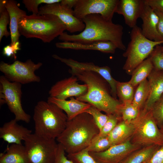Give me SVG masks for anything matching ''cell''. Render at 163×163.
Here are the masks:
<instances>
[{"label":"cell","mask_w":163,"mask_h":163,"mask_svg":"<svg viewBox=\"0 0 163 163\" xmlns=\"http://www.w3.org/2000/svg\"><path fill=\"white\" fill-rule=\"evenodd\" d=\"M6 8L10 19L11 44H13L19 41L21 35L18 30V24L21 18L27 15V14L25 11L20 8L14 0H7Z\"/></svg>","instance_id":"cell-21"},{"label":"cell","mask_w":163,"mask_h":163,"mask_svg":"<svg viewBox=\"0 0 163 163\" xmlns=\"http://www.w3.org/2000/svg\"><path fill=\"white\" fill-rule=\"evenodd\" d=\"M130 38L123 54L126 58L123 69L131 75L133 70L149 56L156 46L163 44V41H155L148 39L142 34L141 28L137 25L132 28Z\"/></svg>","instance_id":"cell-6"},{"label":"cell","mask_w":163,"mask_h":163,"mask_svg":"<svg viewBox=\"0 0 163 163\" xmlns=\"http://www.w3.org/2000/svg\"><path fill=\"white\" fill-rule=\"evenodd\" d=\"M10 19L8 12L6 9L0 14V42L3 36L7 37L10 33L7 29V26L10 24Z\"/></svg>","instance_id":"cell-37"},{"label":"cell","mask_w":163,"mask_h":163,"mask_svg":"<svg viewBox=\"0 0 163 163\" xmlns=\"http://www.w3.org/2000/svg\"><path fill=\"white\" fill-rule=\"evenodd\" d=\"M77 1V0H62L60 3L71 9H72L75 6Z\"/></svg>","instance_id":"cell-43"},{"label":"cell","mask_w":163,"mask_h":163,"mask_svg":"<svg viewBox=\"0 0 163 163\" xmlns=\"http://www.w3.org/2000/svg\"><path fill=\"white\" fill-rule=\"evenodd\" d=\"M153 69L150 56L138 66L133 71L129 82L135 87L147 79Z\"/></svg>","instance_id":"cell-26"},{"label":"cell","mask_w":163,"mask_h":163,"mask_svg":"<svg viewBox=\"0 0 163 163\" xmlns=\"http://www.w3.org/2000/svg\"><path fill=\"white\" fill-rule=\"evenodd\" d=\"M67 156L73 163H100L96 161L88 152L85 150L76 153L67 154Z\"/></svg>","instance_id":"cell-33"},{"label":"cell","mask_w":163,"mask_h":163,"mask_svg":"<svg viewBox=\"0 0 163 163\" xmlns=\"http://www.w3.org/2000/svg\"><path fill=\"white\" fill-rule=\"evenodd\" d=\"M119 0H77L74 6V16L82 20L86 16L98 14L104 18L112 21Z\"/></svg>","instance_id":"cell-11"},{"label":"cell","mask_w":163,"mask_h":163,"mask_svg":"<svg viewBox=\"0 0 163 163\" xmlns=\"http://www.w3.org/2000/svg\"><path fill=\"white\" fill-rule=\"evenodd\" d=\"M144 3L154 11L163 13V0H144Z\"/></svg>","instance_id":"cell-40"},{"label":"cell","mask_w":163,"mask_h":163,"mask_svg":"<svg viewBox=\"0 0 163 163\" xmlns=\"http://www.w3.org/2000/svg\"><path fill=\"white\" fill-rule=\"evenodd\" d=\"M66 153L62 145L58 143L54 163H73L66 156Z\"/></svg>","instance_id":"cell-39"},{"label":"cell","mask_w":163,"mask_h":163,"mask_svg":"<svg viewBox=\"0 0 163 163\" xmlns=\"http://www.w3.org/2000/svg\"><path fill=\"white\" fill-rule=\"evenodd\" d=\"M150 110L160 129L163 123V94L155 102Z\"/></svg>","instance_id":"cell-32"},{"label":"cell","mask_w":163,"mask_h":163,"mask_svg":"<svg viewBox=\"0 0 163 163\" xmlns=\"http://www.w3.org/2000/svg\"><path fill=\"white\" fill-rule=\"evenodd\" d=\"M149 56L153 69L156 70H163V53L161 46L160 45L156 46Z\"/></svg>","instance_id":"cell-35"},{"label":"cell","mask_w":163,"mask_h":163,"mask_svg":"<svg viewBox=\"0 0 163 163\" xmlns=\"http://www.w3.org/2000/svg\"><path fill=\"white\" fill-rule=\"evenodd\" d=\"M150 163H163V146H160L149 160Z\"/></svg>","instance_id":"cell-41"},{"label":"cell","mask_w":163,"mask_h":163,"mask_svg":"<svg viewBox=\"0 0 163 163\" xmlns=\"http://www.w3.org/2000/svg\"><path fill=\"white\" fill-rule=\"evenodd\" d=\"M29 163H54L58 143L55 139H47L35 133L24 140Z\"/></svg>","instance_id":"cell-8"},{"label":"cell","mask_w":163,"mask_h":163,"mask_svg":"<svg viewBox=\"0 0 163 163\" xmlns=\"http://www.w3.org/2000/svg\"><path fill=\"white\" fill-rule=\"evenodd\" d=\"M149 161H146L145 162H144L143 163H150V162H149Z\"/></svg>","instance_id":"cell-46"},{"label":"cell","mask_w":163,"mask_h":163,"mask_svg":"<svg viewBox=\"0 0 163 163\" xmlns=\"http://www.w3.org/2000/svg\"><path fill=\"white\" fill-rule=\"evenodd\" d=\"M160 147L154 145L144 146L132 153L120 163H143L149 161Z\"/></svg>","instance_id":"cell-25"},{"label":"cell","mask_w":163,"mask_h":163,"mask_svg":"<svg viewBox=\"0 0 163 163\" xmlns=\"http://www.w3.org/2000/svg\"><path fill=\"white\" fill-rule=\"evenodd\" d=\"M18 30L26 38H36L50 43L62 34L66 28L56 16L50 14L26 15L20 19Z\"/></svg>","instance_id":"cell-5"},{"label":"cell","mask_w":163,"mask_h":163,"mask_svg":"<svg viewBox=\"0 0 163 163\" xmlns=\"http://www.w3.org/2000/svg\"><path fill=\"white\" fill-rule=\"evenodd\" d=\"M140 18L142 22L141 29L143 35L151 40L163 41V37L160 34L157 29L158 16L154 10L144 2Z\"/></svg>","instance_id":"cell-17"},{"label":"cell","mask_w":163,"mask_h":163,"mask_svg":"<svg viewBox=\"0 0 163 163\" xmlns=\"http://www.w3.org/2000/svg\"><path fill=\"white\" fill-rule=\"evenodd\" d=\"M0 163H29L26 150L22 144H11L0 155Z\"/></svg>","instance_id":"cell-23"},{"label":"cell","mask_w":163,"mask_h":163,"mask_svg":"<svg viewBox=\"0 0 163 163\" xmlns=\"http://www.w3.org/2000/svg\"><path fill=\"white\" fill-rule=\"evenodd\" d=\"M147 78L150 86V93L144 108L150 110L163 94V70L153 69Z\"/></svg>","instance_id":"cell-22"},{"label":"cell","mask_w":163,"mask_h":163,"mask_svg":"<svg viewBox=\"0 0 163 163\" xmlns=\"http://www.w3.org/2000/svg\"><path fill=\"white\" fill-rule=\"evenodd\" d=\"M7 2V0H1L0 1V14L6 9V6Z\"/></svg>","instance_id":"cell-44"},{"label":"cell","mask_w":163,"mask_h":163,"mask_svg":"<svg viewBox=\"0 0 163 163\" xmlns=\"http://www.w3.org/2000/svg\"><path fill=\"white\" fill-rule=\"evenodd\" d=\"M20 44L18 41L13 44L8 45L4 47L3 49V54L7 57H12L16 60V54L18 51L21 49Z\"/></svg>","instance_id":"cell-38"},{"label":"cell","mask_w":163,"mask_h":163,"mask_svg":"<svg viewBox=\"0 0 163 163\" xmlns=\"http://www.w3.org/2000/svg\"><path fill=\"white\" fill-rule=\"evenodd\" d=\"M129 81L118 82L117 85V95L122 104L132 103L135 92V88Z\"/></svg>","instance_id":"cell-28"},{"label":"cell","mask_w":163,"mask_h":163,"mask_svg":"<svg viewBox=\"0 0 163 163\" xmlns=\"http://www.w3.org/2000/svg\"><path fill=\"white\" fill-rule=\"evenodd\" d=\"M33 118L34 133L47 139H56L64 130L68 120L66 113L58 106L43 101L35 106Z\"/></svg>","instance_id":"cell-4"},{"label":"cell","mask_w":163,"mask_h":163,"mask_svg":"<svg viewBox=\"0 0 163 163\" xmlns=\"http://www.w3.org/2000/svg\"><path fill=\"white\" fill-rule=\"evenodd\" d=\"M69 72L87 85L88 90L84 94L76 99L88 103L107 115L119 116L122 103L112 95L110 87L107 81L99 74L91 71L71 68Z\"/></svg>","instance_id":"cell-2"},{"label":"cell","mask_w":163,"mask_h":163,"mask_svg":"<svg viewBox=\"0 0 163 163\" xmlns=\"http://www.w3.org/2000/svg\"><path fill=\"white\" fill-rule=\"evenodd\" d=\"M144 5V0H119L115 13L123 15L125 23L132 28L136 25Z\"/></svg>","instance_id":"cell-16"},{"label":"cell","mask_w":163,"mask_h":163,"mask_svg":"<svg viewBox=\"0 0 163 163\" xmlns=\"http://www.w3.org/2000/svg\"><path fill=\"white\" fill-rule=\"evenodd\" d=\"M52 14L57 16L65 26L66 30L71 33L82 32L85 25L82 20L75 17L73 9L59 3L46 4L39 8L38 14Z\"/></svg>","instance_id":"cell-12"},{"label":"cell","mask_w":163,"mask_h":163,"mask_svg":"<svg viewBox=\"0 0 163 163\" xmlns=\"http://www.w3.org/2000/svg\"><path fill=\"white\" fill-rule=\"evenodd\" d=\"M82 20L85 25L83 31L73 35L64 32L59 39L63 42L84 44L109 41L117 48L125 51L126 48L122 40L123 28L122 25L107 20L98 14L88 15Z\"/></svg>","instance_id":"cell-1"},{"label":"cell","mask_w":163,"mask_h":163,"mask_svg":"<svg viewBox=\"0 0 163 163\" xmlns=\"http://www.w3.org/2000/svg\"><path fill=\"white\" fill-rule=\"evenodd\" d=\"M112 145L107 136L94 138L85 149L89 152H100L107 149Z\"/></svg>","instance_id":"cell-30"},{"label":"cell","mask_w":163,"mask_h":163,"mask_svg":"<svg viewBox=\"0 0 163 163\" xmlns=\"http://www.w3.org/2000/svg\"><path fill=\"white\" fill-rule=\"evenodd\" d=\"M42 65L41 62L35 63L31 59L25 62L16 60L11 64L1 61L0 70L9 81L24 84L40 81V77L35 72Z\"/></svg>","instance_id":"cell-10"},{"label":"cell","mask_w":163,"mask_h":163,"mask_svg":"<svg viewBox=\"0 0 163 163\" xmlns=\"http://www.w3.org/2000/svg\"><path fill=\"white\" fill-rule=\"evenodd\" d=\"M150 93L149 82L146 79L137 86L132 102L135 106L140 110L143 108L148 98Z\"/></svg>","instance_id":"cell-27"},{"label":"cell","mask_w":163,"mask_h":163,"mask_svg":"<svg viewBox=\"0 0 163 163\" xmlns=\"http://www.w3.org/2000/svg\"><path fill=\"white\" fill-rule=\"evenodd\" d=\"M141 147L132 143L129 139L123 143L112 145L102 152H88L96 161L100 163H120Z\"/></svg>","instance_id":"cell-13"},{"label":"cell","mask_w":163,"mask_h":163,"mask_svg":"<svg viewBox=\"0 0 163 163\" xmlns=\"http://www.w3.org/2000/svg\"><path fill=\"white\" fill-rule=\"evenodd\" d=\"M134 126L131 142L143 147L163 146V134L157 125L151 110L143 108L137 117L131 122Z\"/></svg>","instance_id":"cell-7"},{"label":"cell","mask_w":163,"mask_h":163,"mask_svg":"<svg viewBox=\"0 0 163 163\" xmlns=\"http://www.w3.org/2000/svg\"><path fill=\"white\" fill-rule=\"evenodd\" d=\"M61 0H23L22 2L25 8L33 14H38L39 12V5L41 4H46L59 3Z\"/></svg>","instance_id":"cell-36"},{"label":"cell","mask_w":163,"mask_h":163,"mask_svg":"<svg viewBox=\"0 0 163 163\" xmlns=\"http://www.w3.org/2000/svg\"><path fill=\"white\" fill-rule=\"evenodd\" d=\"M99 132L92 116L85 112L68 120L64 130L56 139L67 154H72L85 149Z\"/></svg>","instance_id":"cell-3"},{"label":"cell","mask_w":163,"mask_h":163,"mask_svg":"<svg viewBox=\"0 0 163 163\" xmlns=\"http://www.w3.org/2000/svg\"><path fill=\"white\" fill-rule=\"evenodd\" d=\"M48 102L55 104L62 110L66 114L68 120H71L78 115L85 112L91 105L75 98L70 100H61L49 97Z\"/></svg>","instance_id":"cell-19"},{"label":"cell","mask_w":163,"mask_h":163,"mask_svg":"<svg viewBox=\"0 0 163 163\" xmlns=\"http://www.w3.org/2000/svg\"><path fill=\"white\" fill-rule=\"evenodd\" d=\"M78 80L76 77L72 75L57 82L49 91L50 97L66 100L69 97H77L84 94L87 91V85L78 84Z\"/></svg>","instance_id":"cell-14"},{"label":"cell","mask_w":163,"mask_h":163,"mask_svg":"<svg viewBox=\"0 0 163 163\" xmlns=\"http://www.w3.org/2000/svg\"><path fill=\"white\" fill-rule=\"evenodd\" d=\"M52 57L65 63L70 68L93 71L99 74L108 83L112 96L114 98H117V85L118 81L112 77L111 69L108 66H100L95 65L93 62H81L70 58H62L56 54L53 55Z\"/></svg>","instance_id":"cell-15"},{"label":"cell","mask_w":163,"mask_h":163,"mask_svg":"<svg viewBox=\"0 0 163 163\" xmlns=\"http://www.w3.org/2000/svg\"><path fill=\"white\" fill-rule=\"evenodd\" d=\"M91 115L100 130L108 118V116L104 114L95 107L91 106L85 112Z\"/></svg>","instance_id":"cell-34"},{"label":"cell","mask_w":163,"mask_h":163,"mask_svg":"<svg viewBox=\"0 0 163 163\" xmlns=\"http://www.w3.org/2000/svg\"><path fill=\"white\" fill-rule=\"evenodd\" d=\"M161 50H162L163 53V46H161Z\"/></svg>","instance_id":"cell-47"},{"label":"cell","mask_w":163,"mask_h":163,"mask_svg":"<svg viewBox=\"0 0 163 163\" xmlns=\"http://www.w3.org/2000/svg\"><path fill=\"white\" fill-rule=\"evenodd\" d=\"M140 110L131 103L121 104L119 113L123 120L130 122L138 116Z\"/></svg>","instance_id":"cell-29"},{"label":"cell","mask_w":163,"mask_h":163,"mask_svg":"<svg viewBox=\"0 0 163 163\" xmlns=\"http://www.w3.org/2000/svg\"><path fill=\"white\" fill-rule=\"evenodd\" d=\"M0 83L1 105L6 104L17 121L28 123L30 116L25 112L21 104L22 84L11 82L4 75L0 76Z\"/></svg>","instance_id":"cell-9"},{"label":"cell","mask_w":163,"mask_h":163,"mask_svg":"<svg viewBox=\"0 0 163 163\" xmlns=\"http://www.w3.org/2000/svg\"><path fill=\"white\" fill-rule=\"evenodd\" d=\"M158 17L157 29L160 34L163 37V13L157 11H154Z\"/></svg>","instance_id":"cell-42"},{"label":"cell","mask_w":163,"mask_h":163,"mask_svg":"<svg viewBox=\"0 0 163 163\" xmlns=\"http://www.w3.org/2000/svg\"><path fill=\"white\" fill-rule=\"evenodd\" d=\"M133 132L134 126L132 123L122 120L119 122L107 137L113 145L130 139Z\"/></svg>","instance_id":"cell-24"},{"label":"cell","mask_w":163,"mask_h":163,"mask_svg":"<svg viewBox=\"0 0 163 163\" xmlns=\"http://www.w3.org/2000/svg\"><path fill=\"white\" fill-rule=\"evenodd\" d=\"M14 119L0 128V138L9 144H22V141L31 134L32 131L19 125Z\"/></svg>","instance_id":"cell-18"},{"label":"cell","mask_w":163,"mask_h":163,"mask_svg":"<svg viewBox=\"0 0 163 163\" xmlns=\"http://www.w3.org/2000/svg\"><path fill=\"white\" fill-rule=\"evenodd\" d=\"M160 130L161 131V132H162V133L163 134V123L162 125V126L160 128Z\"/></svg>","instance_id":"cell-45"},{"label":"cell","mask_w":163,"mask_h":163,"mask_svg":"<svg viewBox=\"0 0 163 163\" xmlns=\"http://www.w3.org/2000/svg\"><path fill=\"white\" fill-rule=\"evenodd\" d=\"M108 115V118L107 121L100 130L99 134L94 138L107 136L119 123L120 119H121L120 116L116 114Z\"/></svg>","instance_id":"cell-31"},{"label":"cell","mask_w":163,"mask_h":163,"mask_svg":"<svg viewBox=\"0 0 163 163\" xmlns=\"http://www.w3.org/2000/svg\"><path fill=\"white\" fill-rule=\"evenodd\" d=\"M56 46L58 48L74 50H92L101 52L114 53L117 48L113 43L109 41L95 42L90 43H82L71 42H57Z\"/></svg>","instance_id":"cell-20"}]
</instances>
